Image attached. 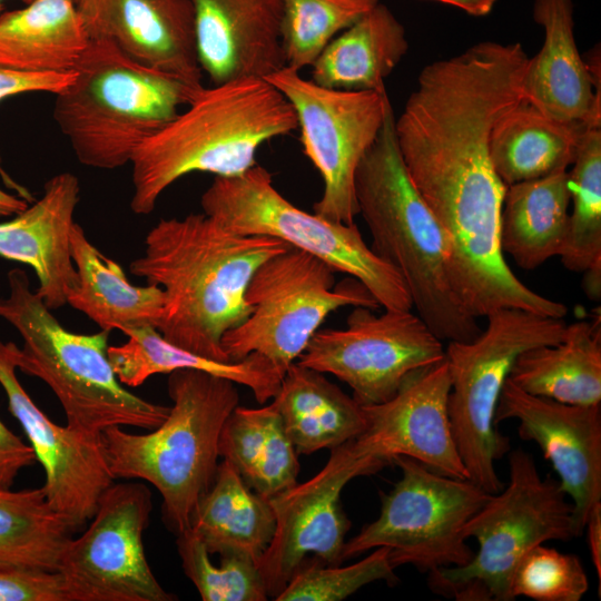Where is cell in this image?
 <instances>
[{
  "instance_id": "cb8c5ba5",
  "label": "cell",
  "mask_w": 601,
  "mask_h": 601,
  "mask_svg": "<svg viewBox=\"0 0 601 601\" xmlns=\"http://www.w3.org/2000/svg\"><path fill=\"white\" fill-rule=\"evenodd\" d=\"M70 252L78 282L67 304L83 313L101 329L151 325L157 328L165 314L166 297L155 284L135 286L122 267L102 254L75 223Z\"/></svg>"
},
{
  "instance_id": "d6a6232c",
  "label": "cell",
  "mask_w": 601,
  "mask_h": 601,
  "mask_svg": "<svg viewBox=\"0 0 601 601\" xmlns=\"http://www.w3.org/2000/svg\"><path fill=\"white\" fill-rule=\"evenodd\" d=\"M75 531L42 486L13 491L0 484V562L57 571Z\"/></svg>"
},
{
  "instance_id": "5bb4252c",
  "label": "cell",
  "mask_w": 601,
  "mask_h": 601,
  "mask_svg": "<svg viewBox=\"0 0 601 601\" xmlns=\"http://www.w3.org/2000/svg\"><path fill=\"white\" fill-rule=\"evenodd\" d=\"M152 509L149 489L138 481L112 483L100 496L83 533L61 553L69 601H174L156 579L142 535Z\"/></svg>"
},
{
  "instance_id": "603a6c76",
  "label": "cell",
  "mask_w": 601,
  "mask_h": 601,
  "mask_svg": "<svg viewBox=\"0 0 601 601\" xmlns=\"http://www.w3.org/2000/svg\"><path fill=\"white\" fill-rule=\"evenodd\" d=\"M128 341L108 346L112 370L122 385L137 387L156 374L198 370L248 387L260 404L279 392L283 376L265 356L250 353L237 362H219L180 348L166 341L151 325L120 329Z\"/></svg>"
},
{
  "instance_id": "74e56055",
  "label": "cell",
  "mask_w": 601,
  "mask_h": 601,
  "mask_svg": "<svg viewBox=\"0 0 601 601\" xmlns=\"http://www.w3.org/2000/svg\"><path fill=\"white\" fill-rule=\"evenodd\" d=\"M589 580L580 559L539 544L518 564L512 579L514 598L535 601H580Z\"/></svg>"
},
{
  "instance_id": "83f0119b",
  "label": "cell",
  "mask_w": 601,
  "mask_h": 601,
  "mask_svg": "<svg viewBox=\"0 0 601 601\" xmlns=\"http://www.w3.org/2000/svg\"><path fill=\"white\" fill-rule=\"evenodd\" d=\"M298 454L333 450L365 426L363 406L329 382L324 373L293 363L273 398Z\"/></svg>"
},
{
  "instance_id": "f35d334b",
  "label": "cell",
  "mask_w": 601,
  "mask_h": 601,
  "mask_svg": "<svg viewBox=\"0 0 601 601\" xmlns=\"http://www.w3.org/2000/svg\"><path fill=\"white\" fill-rule=\"evenodd\" d=\"M0 601H69L58 571L0 562Z\"/></svg>"
},
{
  "instance_id": "2e32d148",
  "label": "cell",
  "mask_w": 601,
  "mask_h": 601,
  "mask_svg": "<svg viewBox=\"0 0 601 601\" xmlns=\"http://www.w3.org/2000/svg\"><path fill=\"white\" fill-rule=\"evenodd\" d=\"M17 348L0 341V386L43 467L49 505L77 531L90 521L100 496L115 482L101 434L60 426L35 404L17 376Z\"/></svg>"
},
{
  "instance_id": "9a60e30c",
  "label": "cell",
  "mask_w": 601,
  "mask_h": 601,
  "mask_svg": "<svg viewBox=\"0 0 601 601\" xmlns=\"http://www.w3.org/2000/svg\"><path fill=\"white\" fill-rule=\"evenodd\" d=\"M381 467L354 459L345 445L331 450L312 479L269 501L276 515L274 536L256 563L268 597L276 599L293 577L312 565H339L351 522L342 509L343 487Z\"/></svg>"
},
{
  "instance_id": "bcb514c9",
  "label": "cell",
  "mask_w": 601,
  "mask_h": 601,
  "mask_svg": "<svg viewBox=\"0 0 601 601\" xmlns=\"http://www.w3.org/2000/svg\"><path fill=\"white\" fill-rule=\"evenodd\" d=\"M26 4L27 3H30L32 0H22ZM2 2L3 0H0V14H1V11H2Z\"/></svg>"
},
{
  "instance_id": "7402d4cb",
  "label": "cell",
  "mask_w": 601,
  "mask_h": 601,
  "mask_svg": "<svg viewBox=\"0 0 601 601\" xmlns=\"http://www.w3.org/2000/svg\"><path fill=\"white\" fill-rule=\"evenodd\" d=\"M79 198L77 176L60 173L46 181L38 200L0 221V256L33 269L39 283L36 292L50 311L67 304L78 282L70 230Z\"/></svg>"
},
{
  "instance_id": "e0dca14e",
  "label": "cell",
  "mask_w": 601,
  "mask_h": 601,
  "mask_svg": "<svg viewBox=\"0 0 601 601\" xmlns=\"http://www.w3.org/2000/svg\"><path fill=\"white\" fill-rule=\"evenodd\" d=\"M450 391L444 358L411 376L391 400L363 406L364 430L345 447L354 459L381 467L405 455L440 474L469 480L449 416Z\"/></svg>"
},
{
  "instance_id": "3957f363",
  "label": "cell",
  "mask_w": 601,
  "mask_h": 601,
  "mask_svg": "<svg viewBox=\"0 0 601 601\" xmlns=\"http://www.w3.org/2000/svg\"><path fill=\"white\" fill-rule=\"evenodd\" d=\"M354 185L370 247L401 275L417 315L442 341H473L482 328L454 292L450 243L404 167L393 108L361 160Z\"/></svg>"
},
{
  "instance_id": "e575fe53",
  "label": "cell",
  "mask_w": 601,
  "mask_h": 601,
  "mask_svg": "<svg viewBox=\"0 0 601 601\" xmlns=\"http://www.w3.org/2000/svg\"><path fill=\"white\" fill-rule=\"evenodd\" d=\"M380 0H284L280 26L285 67H311L323 49Z\"/></svg>"
},
{
  "instance_id": "4316f807",
  "label": "cell",
  "mask_w": 601,
  "mask_h": 601,
  "mask_svg": "<svg viewBox=\"0 0 601 601\" xmlns=\"http://www.w3.org/2000/svg\"><path fill=\"white\" fill-rule=\"evenodd\" d=\"M89 42L75 0H32L0 14V67L71 72Z\"/></svg>"
},
{
  "instance_id": "8992f818",
  "label": "cell",
  "mask_w": 601,
  "mask_h": 601,
  "mask_svg": "<svg viewBox=\"0 0 601 601\" xmlns=\"http://www.w3.org/2000/svg\"><path fill=\"white\" fill-rule=\"evenodd\" d=\"M9 294L0 297V318L20 334L17 370L40 378L60 402L67 425L101 434L112 427L154 430L167 417L169 406L144 400L122 385L109 362L110 331L77 334L53 316L24 270L8 273Z\"/></svg>"
},
{
  "instance_id": "ffe728a7",
  "label": "cell",
  "mask_w": 601,
  "mask_h": 601,
  "mask_svg": "<svg viewBox=\"0 0 601 601\" xmlns=\"http://www.w3.org/2000/svg\"><path fill=\"white\" fill-rule=\"evenodd\" d=\"M532 16L544 30L541 50L529 58L524 99L544 116L564 124L601 127L600 50L579 55L572 0H534Z\"/></svg>"
},
{
  "instance_id": "30bf717a",
  "label": "cell",
  "mask_w": 601,
  "mask_h": 601,
  "mask_svg": "<svg viewBox=\"0 0 601 601\" xmlns=\"http://www.w3.org/2000/svg\"><path fill=\"white\" fill-rule=\"evenodd\" d=\"M335 273L294 247L265 260L246 289L248 317L221 339L229 361L257 353L284 376L331 313L344 306H380L356 279L334 289Z\"/></svg>"
},
{
  "instance_id": "7bdbcfd3",
  "label": "cell",
  "mask_w": 601,
  "mask_h": 601,
  "mask_svg": "<svg viewBox=\"0 0 601 601\" xmlns=\"http://www.w3.org/2000/svg\"><path fill=\"white\" fill-rule=\"evenodd\" d=\"M457 7L466 13L481 17L490 13L497 0H436Z\"/></svg>"
},
{
  "instance_id": "b9f144b4",
  "label": "cell",
  "mask_w": 601,
  "mask_h": 601,
  "mask_svg": "<svg viewBox=\"0 0 601 601\" xmlns=\"http://www.w3.org/2000/svg\"><path fill=\"white\" fill-rule=\"evenodd\" d=\"M588 531V542L591 559L599 581V597L601 595V502L593 505L588 514L585 528Z\"/></svg>"
},
{
  "instance_id": "f6af8a7d",
  "label": "cell",
  "mask_w": 601,
  "mask_h": 601,
  "mask_svg": "<svg viewBox=\"0 0 601 601\" xmlns=\"http://www.w3.org/2000/svg\"><path fill=\"white\" fill-rule=\"evenodd\" d=\"M583 289L593 300H599L601 296V266L592 267L584 272Z\"/></svg>"
},
{
  "instance_id": "8fae6325",
  "label": "cell",
  "mask_w": 601,
  "mask_h": 601,
  "mask_svg": "<svg viewBox=\"0 0 601 601\" xmlns=\"http://www.w3.org/2000/svg\"><path fill=\"white\" fill-rule=\"evenodd\" d=\"M392 463L398 465L402 477L388 493L381 494L378 518L345 542L343 561L385 546L394 569L411 564L428 573L469 563L474 552L463 529L491 493L405 455L393 457Z\"/></svg>"
},
{
  "instance_id": "f546056e",
  "label": "cell",
  "mask_w": 601,
  "mask_h": 601,
  "mask_svg": "<svg viewBox=\"0 0 601 601\" xmlns=\"http://www.w3.org/2000/svg\"><path fill=\"white\" fill-rule=\"evenodd\" d=\"M509 378L522 391L570 405L601 403L600 325H566L564 338L522 352Z\"/></svg>"
},
{
  "instance_id": "f1b7e54d",
  "label": "cell",
  "mask_w": 601,
  "mask_h": 601,
  "mask_svg": "<svg viewBox=\"0 0 601 601\" xmlns=\"http://www.w3.org/2000/svg\"><path fill=\"white\" fill-rule=\"evenodd\" d=\"M568 168L506 187L500 242L523 269H534L561 256L569 227Z\"/></svg>"
},
{
  "instance_id": "d4e9b609",
  "label": "cell",
  "mask_w": 601,
  "mask_h": 601,
  "mask_svg": "<svg viewBox=\"0 0 601 601\" xmlns=\"http://www.w3.org/2000/svg\"><path fill=\"white\" fill-rule=\"evenodd\" d=\"M407 50L403 24L378 2L323 49L311 66L312 80L332 89L383 92Z\"/></svg>"
},
{
  "instance_id": "ac0fdd59",
  "label": "cell",
  "mask_w": 601,
  "mask_h": 601,
  "mask_svg": "<svg viewBox=\"0 0 601 601\" xmlns=\"http://www.w3.org/2000/svg\"><path fill=\"white\" fill-rule=\"evenodd\" d=\"M519 421L522 440L535 442L572 499L573 536L582 535L588 514L601 502V407L570 405L531 395L509 377L494 413V424Z\"/></svg>"
},
{
  "instance_id": "7c38bea8",
  "label": "cell",
  "mask_w": 601,
  "mask_h": 601,
  "mask_svg": "<svg viewBox=\"0 0 601 601\" xmlns=\"http://www.w3.org/2000/svg\"><path fill=\"white\" fill-rule=\"evenodd\" d=\"M263 79L293 106L304 154L323 179L314 213L353 224L358 215L355 173L392 108L387 92L326 88L288 67Z\"/></svg>"
},
{
  "instance_id": "4dcf8cb0",
  "label": "cell",
  "mask_w": 601,
  "mask_h": 601,
  "mask_svg": "<svg viewBox=\"0 0 601 601\" xmlns=\"http://www.w3.org/2000/svg\"><path fill=\"white\" fill-rule=\"evenodd\" d=\"M218 453L259 495L270 500L297 484L298 453L276 405H237L219 435Z\"/></svg>"
},
{
  "instance_id": "4fadbf2b",
  "label": "cell",
  "mask_w": 601,
  "mask_h": 601,
  "mask_svg": "<svg viewBox=\"0 0 601 601\" xmlns=\"http://www.w3.org/2000/svg\"><path fill=\"white\" fill-rule=\"evenodd\" d=\"M444 358L442 339L411 309L377 315L354 306L345 328H319L296 362L336 376L368 406L391 400L411 376Z\"/></svg>"
},
{
  "instance_id": "d590c367",
  "label": "cell",
  "mask_w": 601,
  "mask_h": 601,
  "mask_svg": "<svg viewBox=\"0 0 601 601\" xmlns=\"http://www.w3.org/2000/svg\"><path fill=\"white\" fill-rule=\"evenodd\" d=\"M177 550L187 578L204 601H265L268 599L255 562L223 556L215 565L203 541L191 531L177 534Z\"/></svg>"
},
{
  "instance_id": "484cf974",
  "label": "cell",
  "mask_w": 601,
  "mask_h": 601,
  "mask_svg": "<svg viewBox=\"0 0 601 601\" xmlns=\"http://www.w3.org/2000/svg\"><path fill=\"white\" fill-rule=\"evenodd\" d=\"M275 529L270 501L253 491L237 470L223 460L214 483L196 506L189 530L203 541L209 554L257 563Z\"/></svg>"
},
{
  "instance_id": "ba28073f",
  "label": "cell",
  "mask_w": 601,
  "mask_h": 601,
  "mask_svg": "<svg viewBox=\"0 0 601 601\" xmlns=\"http://www.w3.org/2000/svg\"><path fill=\"white\" fill-rule=\"evenodd\" d=\"M203 213L240 235L282 239L358 280L384 309L410 311L412 299L397 270L364 242L355 223L328 220L287 200L272 174L255 165L240 175L215 177L200 197Z\"/></svg>"
},
{
  "instance_id": "9c48e42d",
  "label": "cell",
  "mask_w": 601,
  "mask_h": 601,
  "mask_svg": "<svg viewBox=\"0 0 601 601\" xmlns=\"http://www.w3.org/2000/svg\"><path fill=\"white\" fill-rule=\"evenodd\" d=\"M471 342H449L445 358L451 376L449 416L469 480L487 493L504 484L494 463L509 451V439L496 430L494 413L502 386L524 351L560 343L563 318L521 308H501Z\"/></svg>"
},
{
  "instance_id": "1f68e13d",
  "label": "cell",
  "mask_w": 601,
  "mask_h": 601,
  "mask_svg": "<svg viewBox=\"0 0 601 601\" xmlns=\"http://www.w3.org/2000/svg\"><path fill=\"white\" fill-rule=\"evenodd\" d=\"M587 128L553 120L524 99L492 129V165L506 187L568 168Z\"/></svg>"
},
{
  "instance_id": "60d3db41",
  "label": "cell",
  "mask_w": 601,
  "mask_h": 601,
  "mask_svg": "<svg viewBox=\"0 0 601 601\" xmlns=\"http://www.w3.org/2000/svg\"><path fill=\"white\" fill-rule=\"evenodd\" d=\"M36 461L31 445L0 420V484L11 487L19 473Z\"/></svg>"
},
{
  "instance_id": "836d02e7",
  "label": "cell",
  "mask_w": 601,
  "mask_h": 601,
  "mask_svg": "<svg viewBox=\"0 0 601 601\" xmlns=\"http://www.w3.org/2000/svg\"><path fill=\"white\" fill-rule=\"evenodd\" d=\"M571 165L572 210L560 257L569 270L584 273L601 266V127L583 131Z\"/></svg>"
},
{
  "instance_id": "277c9868",
  "label": "cell",
  "mask_w": 601,
  "mask_h": 601,
  "mask_svg": "<svg viewBox=\"0 0 601 601\" xmlns=\"http://www.w3.org/2000/svg\"><path fill=\"white\" fill-rule=\"evenodd\" d=\"M173 401L165 421L135 434L121 426L101 433L115 480L147 481L162 497L168 526L179 534L190 528L196 506L214 483L223 425L238 405L234 382L198 370L169 374Z\"/></svg>"
},
{
  "instance_id": "ab89813d",
  "label": "cell",
  "mask_w": 601,
  "mask_h": 601,
  "mask_svg": "<svg viewBox=\"0 0 601 601\" xmlns=\"http://www.w3.org/2000/svg\"><path fill=\"white\" fill-rule=\"evenodd\" d=\"M73 77L71 72H23L0 67V102L9 97L29 92L58 93L65 89ZM0 177L4 185L28 203L32 195L16 183L3 169L0 157Z\"/></svg>"
},
{
  "instance_id": "7a4b0ae2",
  "label": "cell",
  "mask_w": 601,
  "mask_h": 601,
  "mask_svg": "<svg viewBox=\"0 0 601 601\" xmlns=\"http://www.w3.org/2000/svg\"><path fill=\"white\" fill-rule=\"evenodd\" d=\"M185 107L131 158L130 208L137 215L150 214L161 194L188 174H243L256 165L263 144L297 130L293 106L263 78L203 87Z\"/></svg>"
},
{
  "instance_id": "ee69618b",
  "label": "cell",
  "mask_w": 601,
  "mask_h": 601,
  "mask_svg": "<svg viewBox=\"0 0 601 601\" xmlns=\"http://www.w3.org/2000/svg\"><path fill=\"white\" fill-rule=\"evenodd\" d=\"M29 203L17 194L0 188V219L12 217L28 207Z\"/></svg>"
},
{
  "instance_id": "5b68a950",
  "label": "cell",
  "mask_w": 601,
  "mask_h": 601,
  "mask_svg": "<svg viewBox=\"0 0 601 601\" xmlns=\"http://www.w3.org/2000/svg\"><path fill=\"white\" fill-rule=\"evenodd\" d=\"M72 73L55 95L52 115L78 161L96 169L130 164L140 144L198 91L137 62L106 39H89Z\"/></svg>"
},
{
  "instance_id": "6da1fadb",
  "label": "cell",
  "mask_w": 601,
  "mask_h": 601,
  "mask_svg": "<svg viewBox=\"0 0 601 601\" xmlns=\"http://www.w3.org/2000/svg\"><path fill=\"white\" fill-rule=\"evenodd\" d=\"M288 247L275 237L234 233L204 213L189 214L160 219L130 272L162 288L165 314L157 329L166 341L230 362L221 339L250 313L245 295L253 274Z\"/></svg>"
},
{
  "instance_id": "52a82bcc",
  "label": "cell",
  "mask_w": 601,
  "mask_h": 601,
  "mask_svg": "<svg viewBox=\"0 0 601 601\" xmlns=\"http://www.w3.org/2000/svg\"><path fill=\"white\" fill-rule=\"evenodd\" d=\"M509 472L508 486L464 525V536L479 545L472 560L427 573L434 593L457 601H513L512 579L523 556L546 541L574 538L573 504L559 481L542 477L521 449L509 455Z\"/></svg>"
},
{
  "instance_id": "44dd1931",
  "label": "cell",
  "mask_w": 601,
  "mask_h": 601,
  "mask_svg": "<svg viewBox=\"0 0 601 601\" xmlns=\"http://www.w3.org/2000/svg\"><path fill=\"white\" fill-rule=\"evenodd\" d=\"M199 66L213 85L285 67L284 0H191Z\"/></svg>"
},
{
  "instance_id": "8d00e7d4",
  "label": "cell",
  "mask_w": 601,
  "mask_h": 601,
  "mask_svg": "<svg viewBox=\"0 0 601 601\" xmlns=\"http://www.w3.org/2000/svg\"><path fill=\"white\" fill-rule=\"evenodd\" d=\"M384 580L397 582L385 546L376 548L356 563L339 565H312L297 572L276 601H339L364 585Z\"/></svg>"
},
{
  "instance_id": "d6986e66",
  "label": "cell",
  "mask_w": 601,
  "mask_h": 601,
  "mask_svg": "<svg viewBox=\"0 0 601 601\" xmlns=\"http://www.w3.org/2000/svg\"><path fill=\"white\" fill-rule=\"evenodd\" d=\"M89 39L112 41L137 62L194 90L203 86L191 0H75Z\"/></svg>"
}]
</instances>
